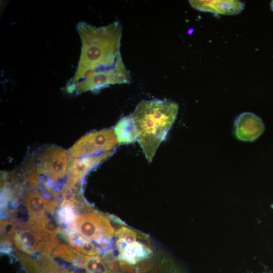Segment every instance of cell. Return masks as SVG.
I'll return each instance as SVG.
<instances>
[{"mask_svg": "<svg viewBox=\"0 0 273 273\" xmlns=\"http://www.w3.org/2000/svg\"><path fill=\"white\" fill-rule=\"evenodd\" d=\"M37 167L34 160L30 158L26 162L24 169V178L29 185L35 186L37 184Z\"/></svg>", "mask_w": 273, "mask_h": 273, "instance_id": "12", "label": "cell"}, {"mask_svg": "<svg viewBox=\"0 0 273 273\" xmlns=\"http://www.w3.org/2000/svg\"><path fill=\"white\" fill-rule=\"evenodd\" d=\"M25 201L30 209L36 211L44 209L48 204L47 200L33 192H30L25 195Z\"/></svg>", "mask_w": 273, "mask_h": 273, "instance_id": "11", "label": "cell"}, {"mask_svg": "<svg viewBox=\"0 0 273 273\" xmlns=\"http://www.w3.org/2000/svg\"><path fill=\"white\" fill-rule=\"evenodd\" d=\"M113 130L120 144H129L139 140V132L131 114L121 118Z\"/></svg>", "mask_w": 273, "mask_h": 273, "instance_id": "10", "label": "cell"}, {"mask_svg": "<svg viewBox=\"0 0 273 273\" xmlns=\"http://www.w3.org/2000/svg\"><path fill=\"white\" fill-rule=\"evenodd\" d=\"M190 5L197 10L220 15H236L244 9L245 4L239 1H190Z\"/></svg>", "mask_w": 273, "mask_h": 273, "instance_id": "9", "label": "cell"}, {"mask_svg": "<svg viewBox=\"0 0 273 273\" xmlns=\"http://www.w3.org/2000/svg\"><path fill=\"white\" fill-rule=\"evenodd\" d=\"M22 242L28 247H32L35 244V238L32 233L25 232L22 234Z\"/></svg>", "mask_w": 273, "mask_h": 273, "instance_id": "13", "label": "cell"}, {"mask_svg": "<svg viewBox=\"0 0 273 273\" xmlns=\"http://www.w3.org/2000/svg\"><path fill=\"white\" fill-rule=\"evenodd\" d=\"M119 142L112 128L90 132L81 137L69 149L73 158L90 156L113 150Z\"/></svg>", "mask_w": 273, "mask_h": 273, "instance_id": "4", "label": "cell"}, {"mask_svg": "<svg viewBox=\"0 0 273 273\" xmlns=\"http://www.w3.org/2000/svg\"><path fill=\"white\" fill-rule=\"evenodd\" d=\"M122 30L119 22L100 27L80 24L82 51L73 81L78 93L131 82L120 53Z\"/></svg>", "mask_w": 273, "mask_h": 273, "instance_id": "1", "label": "cell"}, {"mask_svg": "<svg viewBox=\"0 0 273 273\" xmlns=\"http://www.w3.org/2000/svg\"><path fill=\"white\" fill-rule=\"evenodd\" d=\"M114 152V150L93 156L72 159L68 165L69 182L77 183L91 169L110 157Z\"/></svg>", "mask_w": 273, "mask_h": 273, "instance_id": "7", "label": "cell"}, {"mask_svg": "<svg viewBox=\"0 0 273 273\" xmlns=\"http://www.w3.org/2000/svg\"><path fill=\"white\" fill-rule=\"evenodd\" d=\"M68 165L65 150L53 146L45 149L40 154L37 167L39 173L57 180L65 176Z\"/></svg>", "mask_w": 273, "mask_h": 273, "instance_id": "5", "label": "cell"}, {"mask_svg": "<svg viewBox=\"0 0 273 273\" xmlns=\"http://www.w3.org/2000/svg\"><path fill=\"white\" fill-rule=\"evenodd\" d=\"M271 10L273 11V1H271Z\"/></svg>", "mask_w": 273, "mask_h": 273, "instance_id": "14", "label": "cell"}, {"mask_svg": "<svg viewBox=\"0 0 273 273\" xmlns=\"http://www.w3.org/2000/svg\"><path fill=\"white\" fill-rule=\"evenodd\" d=\"M115 235L118 238L116 245L121 269L127 273H141L149 270L151 264L148 261L153 252L147 238L126 226L120 228Z\"/></svg>", "mask_w": 273, "mask_h": 273, "instance_id": "3", "label": "cell"}, {"mask_svg": "<svg viewBox=\"0 0 273 273\" xmlns=\"http://www.w3.org/2000/svg\"><path fill=\"white\" fill-rule=\"evenodd\" d=\"M178 110L174 102L154 99L141 101L131 114L139 134L138 143L149 163L174 122Z\"/></svg>", "mask_w": 273, "mask_h": 273, "instance_id": "2", "label": "cell"}, {"mask_svg": "<svg viewBox=\"0 0 273 273\" xmlns=\"http://www.w3.org/2000/svg\"><path fill=\"white\" fill-rule=\"evenodd\" d=\"M235 134L241 141L253 142L264 132L265 126L262 119L249 112L242 113L235 119Z\"/></svg>", "mask_w": 273, "mask_h": 273, "instance_id": "6", "label": "cell"}, {"mask_svg": "<svg viewBox=\"0 0 273 273\" xmlns=\"http://www.w3.org/2000/svg\"><path fill=\"white\" fill-rule=\"evenodd\" d=\"M79 230L82 235L89 239L111 237L114 232L107 218L96 213L88 215L81 221Z\"/></svg>", "mask_w": 273, "mask_h": 273, "instance_id": "8", "label": "cell"}]
</instances>
